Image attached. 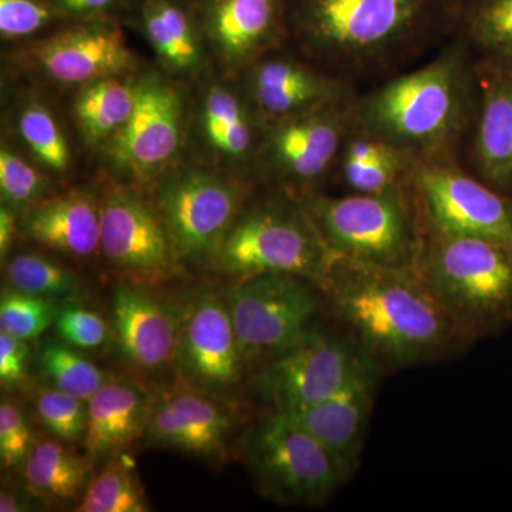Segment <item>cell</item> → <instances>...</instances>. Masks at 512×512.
Returning a JSON list of instances; mask_svg holds the SVG:
<instances>
[{
    "label": "cell",
    "instance_id": "cell-1",
    "mask_svg": "<svg viewBox=\"0 0 512 512\" xmlns=\"http://www.w3.org/2000/svg\"><path fill=\"white\" fill-rule=\"evenodd\" d=\"M322 292L343 329L383 370L436 362L470 346L416 266L335 255Z\"/></svg>",
    "mask_w": 512,
    "mask_h": 512
},
{
    "label": "cell",
    "instance_id": "cell-2",
    "mask_svg": "<svg viewBox=\"0 0 512 512\" xmlns=\"http://www.w3.org/2000/svg\"><path fill=\"white\" fill-rule=\"evenodd\" d=\"M456 0H289L288 45L356 82L453 35Z\"/></svg>",
    "mask_w": 512,
    "mask_h": 512
},
{
    "label": "cell",
    "instance_id": "cell-3",
    "mask_svg": "<svg viewBox=\"0 0 512 512\" xmlns=\"http://www.w3.org/2000/svg\"><path fill=\"white\" fill-rule=\"evenodd\" d=\"M478 103L477 60L451 36L431 62L353 100V124L417 157L458 156Z\"/></svg>",
    "mask_w": 512,
    "mask_h": 512
},
{
    "label": "cell",
    "instance_id": "cell-4",
    "mask_svg": "<svg viewBox=\"0 0 512 512\" xmlns=\"http://www.w3.org/2000/svg\"><path fill=\"white\" fill-rule=\"evenodd\" d=\"M416 269L470 345L512 326V245L423 228Z\"/></svg>",
    "mask_w": 512,
    "mask_h": 512
},
{
    "label": "cell",
    "instance_id": "cell-5",
    "mask_svg": "<svg viewBox=\"0 0 512 512\" xmlns=\"http://www.w3.org/2000/svg\"><path fill=\"white\" fill-rule=\"evenodd\" d=\"M335 254L301 200L259 183L212 261L231 281L256 275H292L322 291Z\"/></svg>",
    "mask_w": 512,
    "mask_h": 512
},
{
    "label": "cell",
    "instance_id": "cell-6",
    "mask_svg": "<svg viewBox=\"0 0 512 512\" xmlns=\"http://www.w3.org/2000/svg\"><path fill=\"white\" fill-rule=\"evenodd\" d=\"M188 87L156 63L136 73V104L126 126L94 158L97 171L148 191L184 158Z\"/></svg>",
    "mask_w": 512,
    "mask_h": 512
},
{
    "label": "cell",
    "instance_id": "cell-7",
    "mask_svg": "<svg viewBox=\"0 0 512 512\" xmlns=\"http://www.w3.org/2000/svg\"><path fill=\"white\" fill-rule=\"evenodd\" d=\"M299 200L333 254L366 264L416 266L423 229L409 187L386 194L318 191Z\"/></svg>",
    "mask_w": 512,
    "mask_h": 512
},
{
    "label": "cell",
    "instance_id": "cell-8",
    "mask_svg": "<svg viewBox=\"0 0 512 512\" xmlns=\"http://www.w3.org/2000/svg\"><path fill=\"white\" fill-rule=\"evenodd\" d=\"M258 184L181 160L146 192L187 269H210Z\"/></svg>",
    "mask_w": 512,
    "mask_h": 512
},
{
    "label": "cell",
    "instance_id": "cell-9",
    "mask_svg": "<svg viewBox=\"0 0 512 512\" xmlns=\"http://www.w3.org/2000/svg\"><path fill=\"white\" fill-rule=\"evenodd\" d=\"M6 82L67 96L104 77L136 73L144 60L119 20L69 22L36 42L2 50Z\"/></svg>",
    "mask_w": 512,
    "mask_h": 512
},
{
    "label": "cell",
    "instance_id": "cell-10",
    "mask_svg": "<svg viewBox=\"0 0 512 512\" xmlns=\"http://www.w3.org/2000/svg\"><path fill=\"white\" fill-rule=\"evenodd\" d=\"M239 451L259 493L279 504H326L350 478L328 448L275 410L242 434Z\"/></svg>",
    "mask_w": 512,
    "mask_h": 512
},
{
    "label": "cell",
    "instance_id": "cell-11",
    "mask_svg": "<svg viewBox=\"0 0 512 512\" xmlns=\"http://www.w3.org/2000/svg\"><path fill=\"white\" fill-rule=\"evenodd\" d=\"M187 138L183 160L259 181L266 123L238 79L214 67L187 84Z\"/></svg>",
    "mask_w": 512,
    "mask_h": 512
},
{
    "label": "cell",
    "instance_id": "cell-12",
    "mask_svg": "<svg viewBox=\"0 0 512 512\" xmlns=\"http://www.w3.org/2000/svg\"><path fill=\"white\" fill-rule=\"evenodd\" d=\"M248 372L284 355L318 326L326 303L318 286L292 275L232 281L224 292Z\"/></svg>",
    "mask_w": 512,
    "mask_h": 512
},
{
    "label": "cell",
    "instance_id": "cell-13",
    "mask_svg": "<svg viewBox=\"0 0 512 512\" xmlns=\"http://www.w3.org/2000/svg\"><path fill=\"white\" fill-rule=\"evenodd\" d=\"M100 183V261L128 284L153 286L187 272L156 205L146 191L97 171Z\"/></svg>",
    "mask_w": 512,
    "mask_h": 512
},
{
    "label": "cell",
    "instance_id": "cell-14",
    "mask_svg": "<svg viewBox=\"0 0 512 512\" xmlns=\"http://www.w3.org/2000/svg\"><path fill=\"white\" fill-rule=\"evenodd\" d=\"M421 227L441 234L512 245V197L461 163L458 156L420 158L410 178Z\"/></svg>",
    "mask_w": 512,
    "mask_h": 512
},
{
    "label": "cell",
    "instance_id": "cell-15",
    "mask_svg": "<svg viewBox=\"0 0 512 512\" xmlns=\"http://www.w3.org/2000/svg\"><path fill=\"white\" fill-rule=\"evenodd\" d=\"M355 99L266 123L259 154V183L298 198L325 191L326 184L333 181L343 141L353 124Z\"/></svg>",
    "mask_w": 512,
    "mask_h": 512
},
{
    "label": "cell",
    "instance_id": "cell-16",
    "mask_svg": "<svg viewBox=\"0 0 512 512\" xmlns=\"http://www.w3.org/2000/svg\"><path fill=\"white\" fill-rule=\"evenodd\" d=\"M375 363L346 330L318 325L284 355L254 370L249 384L269 410L288 412L328 399Z\"/></svg>",
    "mask_w": 512,
    "mask_h": 512
},
{
    "label": "cell",
    "instance_id": "cell-17",
    "mask_svg": "<svg viewBox=\"0 0 512 512\" xmlns=\"http://www.w3.org/2000/svg\"><path fill=\"white\" fill-rule=\"evenodd\" d=\"M174 369L184 383L237 399L248 369L224 295L205 289L180 306Z\"/></svg>",
    "mask_w": 512,
    "mask_h": 512
},
{
    "label": "cell",
    "instance_id": "cell-18",
    "mask_svg": "<svg viewBox=\"0 0 512 512\" xmlns=\"http://www.w3.org/2000/svg\"><path fill=\"white\" fill-rule=\"evenodd\" d=\"M241 416L235 400L175 379L151 392L150 420L144 439L150 446L224 461L241 426Z\"/></svg>",
    "mask_w": 512,
    "mask_h": 512
},
{
    "label": "cell",
    "instance_id": "cell-19",
    "mask_svg": "<svg viewBox=\"0 0 512 512\" xmlns=\"http://www.w3.org/2000/svg\"><path fill=\"white\" fill-rule=\"evenodd\" d=\"M237 79L265 123L301 116L359 94L356 82L323 69L289 45L259 57Z\"/></svg>",
    "mask_w": 512,
    "mask_h": 512
},
{
    "label": "cell",
    "instance_id": "cell-20",
    "mask_svg": "<svg viewBox=\"0 0 512 512\" xmlns=\"http://www.w3.org/2000/svg\"><path fill=\"white\" fill-rule=\"evenodd\" d=\"M192 5L211 66L229 79L288 45L289 0H192Z\"/></svg>",
    "mask_w": 512,
    "mask_h": 512
},
{
    "label": "cell",
    "instance_id": "cell-21",
    "mask_svg": "<svg viewBox=\"0 0 512 512\" xmlns=\"http://www.w3.org/2000/svg\"><path fill=\"white\" fill-rule=\"evenodd\" d=\"M2 137L66 187L87 156L55 94L3 80Z\"/></svg>",
    "mask_w": 512,
    "mask_h": 512
},
{
    "label": "cell",
    "instance_id": "cell-22",
    "mask_svg": "<svg viewBox=\"0 0 512 512\" xmlns=\"http://www.w3.org/2000/svg\"><path fill=\"white\" fill-rule=\"evenodd\" d=\"M99 177L69 184L26 212L20 238L73 262L100 259Z\"/></svg>",
    "mask_w": 512,
    "mask_h": 512
},
{
    "label": "cell",
    "instance_id": "cell-23",
    "mask_svg": "<svg viewBox=\"0 0 512 512\" xmlns=\"http://www.w3.org/2000/svg\"><path fill=\"white\" fill-rule=\"evenodd\" d=\"M151 288L120 281L111 311V329L121 356L143 373L174 366L180 328V306L165 303Z\"/></svg>",
    "mask_w": 512,
    "mask_h": 512
},
{
    "label": "cell",
    "instance_id": "cell-24",
    "mask_svg": "<svg viewBox=\"0 0 512 512\" xmlns=\"http://www.w3.org/2000/svg\"><path fill=\"white\" fill-rule=\"evenodd\" d=\"M476 60L478 103L464 146L467 168L512 197V69Z\"/></svg>",
    "mask_w": 512,
    "mask_h": 512
},
{
    "label": "cell",
    "instance_id": "cell-25",
    "mask_svg": "<svg viewBox=\"0 0 512 512\" xmlns=\"http://www.w3.org/2000/svg\"><path fill=\"white\" fill-rule=\"evenodd\" d=\"M121 23L146 40L154 63L178 82L191 83L210 69L192 0H130Z\"/></svg>",
    "mask_w": 512,
    "mask_h": 512
},
{
    "label": "cell",
    "instance_id": "cell-26",
    "mask_svg": "<svg viewBox=\"0 0 512 512\" xmlns=\"http://www.w3.org/2000/svg\"><path fill=\"white\" fill-rule=\"evenodd\" d=\"M382 373V367L375 363L328 399L282 412L328 448L350 477L362 458L367 423Z\"/></svg>",
    "mask_w": 512,
    "mask_h": 512
},
{
    "label": "cell",
    "instance_id": "cell-27",
    "mask_svg": "<svg viewBox=\"0 0 512 512\" xmlns=\"http://www.w3.org/2000/svg\"><path fill=\"white\" fill-rule=\"evenodd\" d=\"M89 417L83 446L93 464L131 450L146 437L151 412V392L140 383L111 376L87 400Z\"/></svg>",
    "mask_w": 512,
    "mask_h": 512
},
{
    "label": "cell",
    "instance_id": "cell-28",
    "mask_svg": "<svg viewBox=\"0 0 512 512\" xmlns=\"http://www.w3.org/2000/svg\"><path fill=\"white\" fill-rule=\"evenodd\" d=\"M420 157L352 124L333 181L356 194H386L409 187Z\"/></svg>",
    "mask_w": 512,
    "mask_h": 512
},
{
    "label": "cell",
    "instance_id": "cell-29",
    "mask_svg": "<svg viewBox=\"0 0 512 512\" xmlns=\"http://www.w3.org/2000/svg\"><path fill=\"white\" fill-rule=\"evenodd\" d=\"M136 73L104 77L67 94V116L90 160L130 119L136 104Z\"/></svg>",
    "mask_w": 512,
    "mask_h": 512
},
{
    "label": "cell",
    "instance_id": "cell-30",
    "mask_svg": "<svg viewBox=\"0 0 512 512\" xmlns=\"http://www.w3.org/2000/svg\"><path fill=\"white\" fill-rule=\"evenodd\" d=\"M57 440L37 441L22 468L25 487L47 505L79 504L93 478L92 460Z\"/></svg>",
    "mask_w": 512,
    "mask_h": 512
},
{
    "label": "cell",
    "instance_id": "cell-31",
    "mask_svg": "<svg viewBox=\"0 0 512 512\" xmlns=\"http://www.w3.org/2000/svg\"><path fill=\"white\" fill-rule=\"evenodd\" d=\"M451 36L476 59L512 69V0H456Z\"/></svg>",
    "mask_w": 512,
    "mask_h": 512
},
{
    "label": "cell",
    "instance_id": "cell-32",
    "mask_svg": "<svg viewBox=\"0 0 512 512\" xmlns=\"http://www.w3.org/2000/svg\"><path fill=\"white\" fill-rule=\"evenodd\" d=\"M2 266L6 286L15 291L62 303L77 301L84 293L82 276L37 247L13 251Z\"/></svg>",
    "mask_w": 512,
    "mask_h": 512
},
{
    "label": "cell",
    "instance_id": "cell-33",
    "mask_svg": "<svg viewBox=\"0 0 512 512\" xmlns=\"http://www.w3.org/2000/svg\"><path fill=\"white\" fill-rule=\"evenodd\" d=\"M77 512H146L150 511L143 485L138 480L133 464L124 454L104 463L93 476Z\"/></svg>",
    "mask_w": 512,
    "mask_h": 512
},
{
    "label": "cell",
    "instance_id": "cell-34",
    "mask_svg": "<svg viewBox=\"0 0 512 512\" xmlns=\"http://www.w3.org/2000/svg\"><path fill=\"white\" fill-rule=\"evenodd\" d=\"M36 362L50 386L83 400L99 392L111 377L87 359L82 350L60 339L43 343L37 350Z\"/></svg>",
    "mask_w": 512,
    "mask_h": 512
},
{
    "label": "cell",
    "instance_id": "cell-35",
    "mask_svg": "<svg viewBox=\"0 0 512 512\" xmlns=\"http://www.w3.org/2000/svg\"><path fill=\"white\" fill-rule=\"evenodd\" d=\"M63 188L28 156L2 137L0 141V201L20 217Z\"/></svg>",
    "mask_w": 512,
    "mask_h": 512
},
{
    "label": "cell",
    "instance_id": "cell-36",
    "mask_svg": "<svg viewBox=\"0 0 512 512\" xmlns=\"http://www.w3.org/2000/svg\"><path fill=\"white\" fill-rule=\"evenodd\" d=\"M66 23L53 0H0L3 50L36 42Z\"/></svg>",
    "mask_w": 512,
    "mask_h": 512
},
{
    "label": "cell",
    "instance_id": "cell-37",
    "mask_svg": "<svg viewBox=\"0 0 512 512\" xmlns=\"http://www.w3.org/2000/svg\"><path fill=\"white\" fill-rule=\"evenodd\" d=\"M63 303L28 295L6 286L0 298V330L32 342L55 326Z\"/></svg>",
    "mask_w": 512,
    "mask_h": 512
},
{
    "label": "cell",
    "instance_id": "cell-38",
    "mask_svg": "<svg viewBox=\"0 0 512 512\" xmlns=\"http://www.w3.org/2000/svg\"><path fill=\"white\" fill-rule=\"evenodd\" d=\"M37 419L50 436L64 443L83 441L87 429V400L60 392L55 387H42L35 394Z\"/></svg>",
    "mask_w": 512,
    "mask_h": 512
},
{
    "label": "cell",
    "instance_id": "cell-39",
    "mask_svg": "<svg viewBox=\"0 0 512 512\" xmlns=\"http://www.w3.org/2000/svg\"><path fill=\"white\" fill-rule=\"evenodd\" d=\"M55 329L57 339L82 352L104 348L113 336V329L100 313L76 301L63 303Z\"/></svg>",
    "mask_w": 512,
    "mask_h": 512
},
{
    "label": "cell",
    "instance_id": "cell-40",
    "mask_svg": "<svg viewBox=\"0 0 512 512\" xmlns=\"http://www.w3.org/2000/svg\"><path fill=\"white\" fill-rule=\"evenodd\" d=\"M37 444L35 430L18 403H0V464L3 471L25 467Z\"/></svg>",
    "mask_w": 512,
    "mask_h": 512
},
{
    "label": "cell",
    "instance_id": "cell-41",
    "mask_svg": "<svg viewBox=\"0 0 512 512\" xmlns=\"http://www.w3.org/2000/svg\"><path fill=\"white\" fill-rule=\"evenodd\" d=\"M29 357V342L0 332V383L3 389H19L26 383Z\"/></svg>",
    "mask_w": 512,
    "mask_h": 512
},
{
    "label": "cell",
    "instance_id": "cell-42",
    "mask_svg": "<svg viewBox=\"0 0 512 512\" xmlns=\"http://www.w3.org/2000/svg\"><path fill=\"white\" fill-rule=\"evenodd\" d=\"M67 22L119 20L123 18L130 0H53Z\"/></svg>",
    "mask_w": 512,
    "mask_h": 512
},
{
    "label": "cell",
    "instance_id": "cell-43",
    "mask_svg": "<svg viewBox=\"0 0 512 512\" xmlns=\"http://www.w3.org/2000/svg\"><path fill=\"white\" fill-rule=\"evenodd\" d=\"M20 217L19 212L10 208L9 205H0V261L5 264L6 259L15 251L16 241L20 238Z\"/></svg>",
    "mask_w": 512,
    "mask_h": 512
},
{
    "label": "cell",
    "instance_id": "cell-44",
    "mask_svg": "<svg viewBox=\"0 0 512 512\" xmlns=\"http://www.w3.org/2000/svg\"><path fill=\"white\" fill-rule=\"evenodd\" d=\"M46 505L42 500L30 493L23 485L22 490L18 488H2L0 491V511L2 512H26L39 510V507Z\"/></svg>",
    "mask_w": 512,
    "mask_h": 512
}]
</instances>
